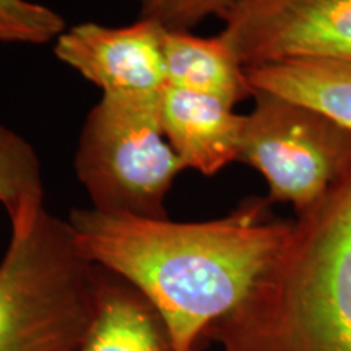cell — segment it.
I'll use <instances>...</instances> for the list:
<instances>
[{"label":"cell","instance_id":"obj_5","mask_svg":"<svg viewBox=\"0 0 351 351\" xmlns=\"http://www.w3.org/2000/svg\"><path fill=\"white\" fill-rule=\"evenodd\" d=\"M238 161L265 179L267 200L300 215L351 171V130L317 109L254 90Z\"/></svg>","mask_w":351,"mask_h":351},{"label":"cell","instance_id":"obj_2","mask_svg":"<svg viewBox=\"0 0 351 351\" xmlns=\"http://www.w3.org/2000/svg\"><path fill=\"white\" fill-rule=\"evenodd\" d=\"M205 340L223 351H351V171L296 215L249 295Z\"/></svg>","mask_w":351,"mask_h":351},{"label":"cell","instance_id":"obj_7","mask_svg":"<svg viewBox=\"0 0 351 351\" xmlns=\"http://www.w3.org/2000/svg\"><path fill=\"white\" fill-rule=\"evenodd\" d=\"M163 36V26L142 16L125 26L85 21L56 39L54 54L103 96H156L166 88Z\"/></svg>","mask_w":351,"mask_h":351},{"label":"cell","instance_id":"obj_9","mask_svg":"<svg viewBox=\"0 0 351 351\" xmlns=\"http://www.w3.org/2000/svg\"><path fill=\"white\" fill-rule=\"evenodd\" d=\"M166 86L195 91L236 104L254 96L245 67L221 33L197 36L165 29Z\"/></svg>","mask_w":351,"mask_h":351},{"label":"cell","instance_id":"obj_3","mask_svg":"<svg viewBox=\"0 0 351 351\" xmlns=\"http://www.w3.org/2000/svg\"><path fill=\"white\" fill-rule=\"evenodd\" d=\"M10 225L0 262V351H78L98 307L101 269L67 219L46 207Z\"/></svg>","mask_w":351,"mask_h":351},{"label":"cell","instance_id":"obj_1","mask_svg":"<svg viewBox=\"0 0 351 351\" xmlns=\"http://www.w3.org/2000/svg\"><path fill=\"white\" fill-rule=\"evenodd\" d=\"M67 221L88 261L152 302L171 351H200L207 332L249 295L291 228L274 217L267 197H249L207 221L95 208L72 210Z\"/></svg>","mask_w":351,"mask_h":351},{"label":"cell","instance_id":"obj_12","mask_svg":"<svg viewBox=\"0 0 351 351\" xmlns=\"http://www.w3.org/2000/svg\"><path fill=\"white\" fill-rule=\"evenodd\" d=\"M0 204L10 223L44 207L41 161L28 140L0 124Z\"/></svg>","mask_w":351,"mask_h":351},{"label":"cell","instance_id":"obj_8","mask_svg":"<svg viewBox=\"0 0 351 351\" xmlns=\"http://www.w3.org/2000/svg\"><path fill=\"white\" fill-rule=\"evenodd\" d=\"M234 108L217 96L165 88L161 122L184 169L215 176L238 161L244 114Z\"/></svg>","mask_w":351,"mask_h":351},{"label":"cell","instance_id":"obj_13","mask_svg":"<svg viewBox=\"0 0 351 351\" xmlns=\"http://www.w3.org/2000/svg\"><path fill=\"white\" fill-rule=\"evenodd\" d=\"M67 29L64 16L32 0H0V44L56 41Z\"/></svg>","mask_w":351,"mask_h":351},{"label":"cell","instance_id":"obj_11","mask_svg":"<svg viewBox=\"0 0 351 351\" xmlns=\"http://www.w3.org/2000/svg\"><path fill=\"white\" fill-rule=\"evenodd\" d=\"M252 90L327 114L351 130V59H301L245 69Z\"/></svg>","mask_w":351,"mask_h":351},{"label":"cell","instance_id":"obj_10","mask_svg":"<svg viewBox=\"0 0 351 351\" xmlns=\"http://www.w3.org/2000/svg\"><path fill=\"white\" fill-rule=\"evenodd\" d=\"M78 351H171L165 322L150 301L101 269L98 307Z\"/></svg>","mask_w":351,"mask_h":351},{"label":"cell","instance_id":"obj_4","mask_svg":"<svg viewBox=\"0 0 351 351\" xmlns=\"http://www.w3.org/2000/svg\"><path fill=\"white\" fill-rule=\"evenodd\" d=\"M161 98L101 96L88 112L73 168L91 208L168 218L166 197L184 166L166 140Z\"/></svg>","mask_w":351,"mask_h":351},{"label":"cell","instance_id":"obj_14","mask_svg":"<svg viewBox=\"0 0 351 351\" xmlns=\"http://www.w3.org/2000/svg\"><path fill=\"white\" fill-rule=\"evenodd\" d=\"M140 16L156 21L168 32H192L210 16L221 19L239 0H134Z\"/></svg>","mask_w":351,"mask_h":351},{"label":"cell","instance_id":"obj_6","mask_svg":"<svg viewBox=\"0 0 351 351\" xmlns=\"http://www.w3.org/2000/svg\"><path fill=\"white\" fill-rule=\"evenodd\" d=\"M245 69L301 59H351V0H239L221 16Z\"/></svg>","mask_w":351,"mask_h":351}]
</instances>
